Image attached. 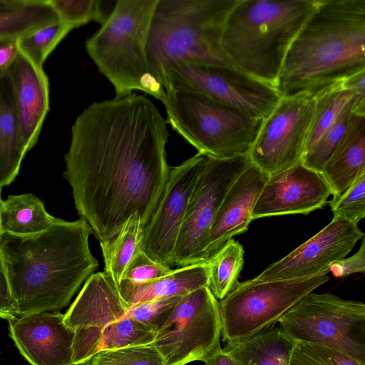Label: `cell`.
<instances>
[{"mask_svg":"<svg viewBox=\"0 0 365 365\" xmlns=\"http://www.w3.org/2000/svg\"><path fill=\"white\" fill-rule=\"evenodd\" d=\"M289 365H365L339 351L317 344L297 343Z\"/></svg>","mask_w":365,"mask_h":365,"instance_id":"obj_35","label":"cell"},{"mask_svg":"<svg viewBox=\"0 0 365 365\" xmlns=\"http://www.w3.org/2000/svg\"><path fill=\"white\" fill-rule=\"evenodd\" d=\"M317 0H238L223 28L221 45L230 63L276 88L294 38Z\"/></svg>","mask_w":365,"mask_h":365,"instance_id":"obj_4","label":"cell"},{"mask_svg":"<svg viewBox=\"0 0 365 365\" xmlns=\"http://www.w3.org/2000/svg\"><path fill=\"white\" fill-rule=\"evenodd\" d=\"M26 151L37 143L49 110V83L43 70L19 53L8 72Z\"/></svg>","mask_w":365,"mask_h":365,"instance_id":"obj_20","label":"cell"},{"mask_svg":"<svg viewBox=\"0 0 365 365\" xmlns=\"http://www.w3.org/2000/svg\"><path fill=\"white\" fill-rule=\"evenodd\" d=\"M91 234L85 220L60 218L36 234H0L17 317L58 312L69 304L98 266L89 248Z\"/></svg>","mask_w":365,"mask_h":365,"instance_id":"obj_2","label":"cell"},{"mask_svg":"<svg viewBox=\"0 0 365 365\" xmlns=\"http://www.w3.org/2000/svg\"><path fill=\"white\" fill-rule=\"evenodd\" d=\"M158 0H118L100 29L86 41L98 71L116 96L143 91L160 101L163 86L153 75L147 56L151 19Z\"/></svg>","mask_w":365,"mask_h":365,"instance_id":"obj_6","label":"cell"},{"mask_svg":"<svg viewBox=\"0 0 365 365\" xmlns=\"http://www.w3.org/2000/svg\"><path fill=\"white\" fill-rule=\"evenodd\" d=\"M81 364L83 365H165L163 358L152 344L101 350Z\"/></svg>","mask_w":365,"mask_h":365,"instance_id":"obj_33","label":"cell"},{"mask_svg":"<svg viewBox=\"0 0 365 365\" xmlns=\"http://www.w3.org/2000/svg\"><path fill=\"white\" fill-rule=\"evenodd\" d=\"M182 297H165L135 304L129 307L124 317L143 323L157 333Z\"/></svg>","mask_w":365,"mask_h":365,"instance_id":"obj_36","label":"cell"},{"mask_svg":"<svg viewBox=\"0 0 365 365\" xmlns=\"http://www.w3.org/2000/svg\"><path fill=\"white\" fill-rule=\"evenodd\" d=\"M365 271V238H362L359 250L352 256L332 263L329 267L335 277H345L354 273Z\"/></svg>","mask_w":365,"mask_h":365,"instance_id":"obj_39","label":"cell"},{"mask_svg":"<svg viewBox=\"0 0 365 365\" xmlns=\"http://www.w3.org/2000/svg\"><path fill=\"white\" fill-rule=\"evenodd\" d=\"M29 0H0V14L14 12L24 7Z\"/></svg>","mask_w":365,"mask_h":365,"instance_id":"obj_44","label":"cell"},{"mask_svg":"<svg viewBox=\"0 0 365 365\" xmlns=\"http://www.w3.org/2000/svg\"><path fill=\"white\" fill-rule=\"evenodd\" d=\"M1 189L0 188V207H1V201H2L1 198Z\"/></svg>","mask_w":365,"mask_h":365,"instance_id":"obj_45","label":"cell"},{"mask_svg":"<svg viewBox=\"0 0 365 365\" xmlns=\"http://www.w3.org/2000/svg\"><path fill=\"white\" fill-rule=\"evenodd\" d=\"M26 153L7 73L0 78L1 189L14 180Z\"/></svg>","mask_w":365,"mask_h":365,"instance_id":"obj_24","label":"cell"},{"mask_svg":"<svg viewBox=\"0 0 365 365\" xmlns=\"http://www.w3.org/2000/svg\"><path fill=\"white\" fill-rule=\"evenodd\" d=\"M334 218L358 225L365 217V175L359 178L335 202L329 203Z\"/></svg>","mask_w":365,"mask_h":365,"instance_id":"obj_37","label":"cell"},{"mask_svg":"<svg viewBox=\"0 0 365 365\" xmlns=\"http://www.w3.org/2000/svg\"><path fill=\"white\" fill-rule=\"evenodd\" d=\"M252 165L248 155L220 158L207 155L195 185L173 253V267L205 263L212 224L228 190Z\"/></svg>","mask_w":365,"mask_h":365,"instance_id":"obj_12","label":"cell"},{"mask_svg":"<svg viewBox=\"0 0 365 365\" xmlns=\"http://www.w3.org/2000/svg\"><path fill=\"white\" fill-rule=\"evenodd\" d=\"M209 262L178 267L169 274L151 280L136 283L122 279L119 293L130 307L154 299L183 296L200 287H208Z\"/></svg>","mask_w":365,"mask_h":365,"instance_id":"obj_22","label":"cell"},{"mask_svg":"<svg viewBox=\"0 0 365 365\" xmlns=\"http://www.w3.org/2000/svg\"><path fill=\"white\" fill-rule=\"evenodd\" d=\"M204 364L205 365H237L234 359L222 348L216 351Z\"/></svg>","mask_w":365,"mask_h":365,"instance_id":"obj_43","label":"cell"},{"mask_svg":"<svg viewBox=\"0 0 365 365\" xmlns=\"http://www.w3.org/2000/svg\"><path fill=\"white\" fill-rule=\"evenodd\" d=\"M365 71V0H317L289 48L276 88L316 96Z\"/></svg>","mask_w":365,"mask_h":365,"instance_id":"obj_3","label":"cell"},{"mask_svg":"<svg viewBox=\"0 0 365 365\" xmlns=\"http://www.w3.org/2000/svg\"><path fill=\"white\" fill-rule=\"evenodd\" d=\"M58 20L49 0H29L19 10L0 14V38L19 39Z\"/></svg>","mask_w":365,"mask_h":365,"instance_id":"obj_28","label":"cell"},{"mask_svg":"<svg viewBox=\"0 0 365 365\" xmlns=\"http://www.w3.org/2000/svg\"><path fill=\"white\" fill-rule=\"evenodd\" d=\"M315 108L314 96H281L263 120L248 154L251 163L268 175L300 163L304 154Z\"/></svg>","mask_w":365,"mask_h":365,"instance_id":"obj_13","label":"cell"},{"mask_svg":"<svg viewBox=\"0 0 365 365\" xmlns=\"http://www.w3.org/2000/svg\"><path fill=\"white\" fill-rule=\"evenodd\" d=\"M19 39L0 38V78L8 73L20 53Z\"/></svg>","mask_w":365,"mask_h":365,"instance_id":"obj_41","label":"cell"},{"mask_svg":"<svg viewBox=\"0 0 365 365\" xmlns=\"http://www.w3.org/2000/svg\"><path fill=\"white\" fill-rule=\"evenodd\" d=\"M329 280L323 274L238 282L219 301L223 341L244 339L277 324L299 301Z\"/></svg>","mask_w":365,"mask_h":365,"instance_id":"obj_9","label":"cell"},{"mask_svg":"<svg viewBox=\"0 0 365 365\" xmlns=\"http://www.w3.org/2000/svg\"><path fill=\"white\" fill-rule=\"evenodd\" d=\"M172 270L140 250L127 266L121 280L140 283L165 276Z\"/></svg>","mask_w":365,"mask_h":365,"instance_id":"obj_38","label":"cell"},{"mask_svg":"<svg viewBox=\"0 0 365 365\" xmlns=\"http://www.w3.org/2000/svg\"><path fill=\"white\" fill-rule=\"evenodd\" d=\"M296 344L277 323L244 339L226 341L222 349L237 365H289Z\"/></svg>","mask_w":365,"mask_h":365,"instance_id":"obj_23","label":"cell"},{"mask_svg":"<svg viewBox=\"0 0 365 365\" xmlns=\"http://www.w3.org/2000/svg\"><path fill=\"white\" fill-rule=\"evenodd\" d=\"M163 103L172 129L197 153L215 158L248 155L263 121L202 96L174 89L165 90Z\"/></svg>","mask_w":365,"mask_h":365,"instance_id":"obj_7","label":"cell"},{"mask_svg":"<svg viewBox=\"0 0 365 365\" xmlns=\"http://www.w3.org/2000/svg\"><path fill=\"white\" fill-rule=\"evenodd\" d=\"M60 21L72 29L91 21L102 24L110 14L105 13L99 0H49Z\"/></svg>","mask_w":365,"mask_h":365,"instance_id":"obj_34","label":"cell"},{"mask_svg":"<svg viewBox=\"0 0 365 365\" xmlns=\"http://www.w3.org/2000/svg\"><path fill=\"white\" fill-rule=\"evenodd\" d=\"M58 219L48 214L42 201L31 193L9 195L1 203L0 234H36L48 229Z\"/></svg>","mask_w":365,"mask_h":365,"instance_id":"obj_25","label":"cell"},{"mask_svg":"<svg viewBox=\"0 0 365 365\" xmlns=\"http://www.w3.org/2000/svg\"><path fill=\"white\" fill-rule=\"evenodd\" d=\"M9 322V336L31 365H71L74 330L58 312L17 317Z\"/></svg>","mask_w":365,"mask_h":365,"instance_id":"obj_18","label":"cell"},{"mask_svg":"<svg viewBox=\"0 0 365 365\" xmlns=\"http://www.w3.org/2000/svg\"><path fill=\"white\" fill-rule=\"evenodd\" d=\"M219 301L208 287L182 296L150 344L165 365L205 362L222 349Z\"/></svg>","mask_w":365,"mask_h":365,"instance_id":"obj_11","label":"cell"},{"mask_svg":"<svg viewBox=\"0 0 365 365\" xmlns=\"http://www.w3.org/2000/svg\"><path fill=\"white\" fill-rule=\"evenodd\" d=\"M207 160L197 153L170 168L157 206L143 230L141 250L155 262L171 268L173 253L195 185Z\"/></svg>","mask_w":365,"mask_h":365,"instance_id":"obj_14","label":"cell"},{"mask_svg":"<svg viewBox=\"0 0 365 365\" xmlns=\"http://www.w3.org/2000/svg\"><path fill=\"white\" fill-rule=\"evenodd\" d=\"M269 175L252 163L231 185L211 226L206 262L232 237L246 232L259 195Z\"/></svg>","mask_w":365,"mask_h":365,"instance_id":"obj_19","label":"cell"},{"mask_svg":"<svg viewBox=\"0 0 365 365\" xmlns=\"http://www.w3.org/2000/svg\"><path fill=\"white\" fill-rule=\"evenodd\" d=\"M364 101L365 98H362L357 94L355 95L341 112L332 125L304 154L301 163L304 166L321 173L344 135L354 108L359 103Z\"/></svg>","mask_w":365,"mask_h":365,"instance_id":"obj_30","label":"cell"},{"mask_svg":"<svg viewBox=\"0 0 365 365\" xmlns=\"http://www.w3.org/2000/svg\"><path fill=\"white\" fill-rule=\"evenodd\" d=\"M71 365H83V364H71Z\"/></svg>","mask_w":365,"mask_h":365,"instance_id":"obj_46","label":"cell"},{"mask_svg":"<svg viewBox=\"0 0 365 365\" xmlns=\"http://www.w3.org/2000/svg\"><path fill=\"white\" fill-rule=\"evenodd\" d=\"M166 119L145 96L94 102L71 127L63 173L76 210L99 241L114 237L138 212L145 227L170 168Z\"/></svg>","mask_w":365,"mask_h":365,"instance_id":"obj_1","label":"cell"},{"mask_svg":"<svg viewBox=\"0 0 365 365\" xmlns=\"http://www.w3.org/2000/svg\"><path fill=\"white\" fill-rule=\"evenodd\" d=\"M17 317L4 263L0 252V318L8 321Z\"/></svg>","mask_w":365,"mask_h":365,"instance_id":"obj_40","label":"cell"},{"mask_svg":"<svg viewBox=\"0 0 365 365\" xmlns=\"http://www.w3.org/2000/svg\"><path fill=\"white\" fill-rule=\"evenodd\" d=\"M165 88L192 93L264 120L281 96L277 89L232 66L178 62L163 71Z\"/></svg>","mask_w":365,"mask_h":365,"instance_id":"obj_10","label":"cell"},{"mask_svg":"<svg viewBox=\"0 0 365 365\" xmlns=\"http://www.w3.org/2000/svg\"><path fill=\"white\" fill-rule=\"evenodd\" d=\"M321 174L331 190L329 203L365 175V113L352 110L345 133Z\"/></svg>","mask_w":365,"mask_h":365,"instance_id":"obj_21","label":"cell"},{"mask_svg":"<svg viewBox=\"0 0 365 365\" xmlns=\"http://www.w3.org/2000/svg\"><path fill=\"white\" fill-rule=\"evenodd\" d=\"M128 309L104 272L92 274L64 314L65 323L74 330L72 364H81L94 354L105 329L124 317Z\"/></svg>","mask_w":365,"mask_h":365,"instance_id":"obj_15","label":"cell"},{"mask_svg":"<svg viewBox=\"0 0 365 365\" xmlns=\"http://www.w3.org/2000/svg\"><path fill=\"white\" fill-rule=\"evenodd\" d=\"M364 237L357 224L333 217L324 228L254 279L265 281L327 274L330 265L345 258Z\"/></svg>","mask_w":365,"mask_h":365,"instance_id":"obj_16","label":"cell"},{"mask_svg":"<svg viewBox=\"0 0 365 365\" xmlns=\"http://www.w3.org/2000/svg\"></svg>","mask_w":365,"mask_h":365,"instance_id":"obj_47","label":"cell"},{"mask_svg":"<svg viewBox=\"0 0 365 365\" xmlns=\"http://www.w3.org/2000/svg\"><path fill=\"white\" fill-rule=\"evenodd\" d=\"M144 227L138 212L131 215L112 239L99 242L104 272L118 289L123 274L134 256L141 250Z\"/></svg>","mask_w":365,"mask_h":365,"instance_id":"obj_26","label":"cell"},{"mask_svg":"<svg viewBox=\"0 0 365 365\" xmlns=\"http://www.w3.org/2000/svg\"><path fill=\"white\" fill-rule=\"evenodd\" d=\"M238 0H158L147 42L152 72L162 84L169 64L232 66L222 48L226 19ZM163 85V84H162Z\"/></svg>","mask_w":365,"mask_h":365,"instance_id":"obj_5","label":"cell"},{"mask_svg":"<svg viewBox=\"0 0 365 365\" xmlns=\"http://www.w3.org/2000/svg\"><path fill=\"white\" fill-rule=\"evenodd\" d=\"M341 83L314 96V113L304 153L332 125L343 109L355 96L356 93L345 88Z\"/></svg>","mask_w":365,"mask_h":365,"instance_id":"obj_29","label":"cell"},{"mask_svg":"<svg viewBox=\"0 0 365 365\" xmlns=\"http://www.w3.org/2000/svg\"><path fill=\"white\" fill-rule=\"evenodd\" d=\"M365 71L357 73L346 79L341 83L342 86L352 91L358 96L365 98Z\"/></svg>","mask_w":365,"mask_h":365,"instance_id":"obj_42","label":"cell"},{"mask_svg":"<svg viewBox=\"0 0 365 365\" xmlns=\"http://www.w3.org/2000/svg\"><path fill=\"white\" fill-rule=\"evenodd\" d=\"M155 334L153 329L144 324L124 317L105 329L97 351L150 344Z\"/></svg>","mask_w":365,"mask_h":365,"instance_id":"obj_32","label":"cell"},{"mask_svg":"<svg viewBox=\"0 0 365 365\" xmlns=\"http://www.w3.org/2000/svg\"><path fill=\"white\" fill-rule=\"evenodd\" d=\"M71 30L60 20L43 26L19 39V51L35 66L43 68L50 53Z\"/></svg>","mask_w":365,"mask_h":365,"instance_id":"obj_31","label":"cell"},{"mask_svg":"<svg viewBox=\"0 0 365 365\" xmlns=\"http://www.w3.org/2000/svg\"><path fill=\"white\" fill-rule=\"evenodd\" d=\"M244 253L242 245L232 238L208 262V288L218 301L222 299L238 283L244 263Z\"/></svg>","mask_w":365,"mask_h":365,"instance_id":"obj_27","label":"cell"},{"mask_svg":"<svg viewBox=\"0 0 365 365\" xmlns=\"http://www.w3.org/2000/svg\"><path fill=\"white\" fill-rule=\"evenodd\" d=\"M295 343L324 346L365 364V304L309 293L278 321Z\"/></svg>","mask_w":365,"mask_h":365,"instance_id":"obj_8","label":"cell"},{"mask_svg":"<svg viewBox=\"0 0 365 365\" xmlns=\"http://www.w3.org/2000/svg\"><path fill=\"white\" fill-rule=\"evenodd\" d=\"M331 190L322 175L301 162L269 175L252 212L251 220L304 214L327 203Z\"/></svg>","mask_w":365,"mask_h":365,"instance_id":"obj_17","label":"cell"}]
</instances>
